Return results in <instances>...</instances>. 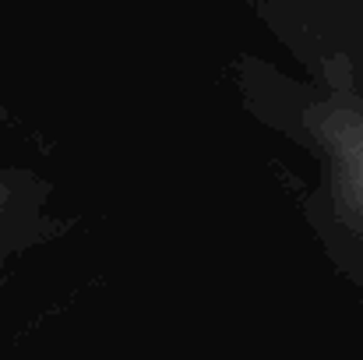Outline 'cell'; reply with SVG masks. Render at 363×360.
Listing matches in <instances>:
<instances>
[{
  "instance_id": "cell-1",
  "label": "cell",
  "mask_w": 363,
  "mask_h": 360,
  "mask_svg": "<svg viewBox=\"0 0 363 360\" xmlns=\"http://www.w3.org/2000/svg\"><path fill=\"white\" fill-rule=\"evenodd\" d=\"M303 127L325 159L339 216L363 237V96L350 82H328L303 110Z\"/></svg>"
},
{
  "instance_id": "cell-2",
  "label": "cell",
  "mask_w": 363,
  "mask_h": 360,
  "mask_svg": "<svg viewBox=\"0 0 363 360\" xmlns=\"http://www.w3.org/2000/svg\"><path fill=\"white\" fill-rule=\"evenodd\" d=\"M7 202H11V187L0 180V227H4V216H7Z\"/></svg>"
}]
</instances>
